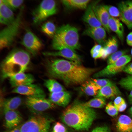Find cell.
I'll return each mask as SVG.
<instances>
[{
    "label": "cell",
    "instance_id": "cell-1",
    "mask_svg": "<svg viewBox=\"0 0 132 132\" xmlns=\"http://www.w3.org/2000/svg\"><path fill=\"white\" fill-rule=\"evenodd\" d=\"M46 67L51 77L62 80L67 85H81L89 79L96 69L85 67L72 61L59 59L47 60Z\"/></svg>",
    "mask_w": 132,
    "mask_h": 132
},
{
    "label": "cell",
    "instance_id": "cell-2",
    "mask_svg": "<svg viewBox=\"0 0 132 132\" xmlns=\"http://www.w3.org/2000/svg\"><path fill=\"white\" fill-rule=\"evenodd\" d=\"M97 117V114L93 108L76 101L63 111L61 119L69 127L76 130L84 131L90 128Z\"/></svg>",
    "mask_w": 132,
    "mask_h": 132
},
{
    "label": "cell",
    "instance_id": "cell-3",
    "mask_svg": "<svg viewBox=\"0 0 132 132\" xmlns=\"http://www.w3.org/2000/svg\"><path fill=\"white\" fill-rule=\"evenodd\" d=\"M30 60V54L22 49L16 48L11 51L1 65L2 80L22 73L27 68Z\"/></svg>",
    "mask_w": 132,
    "mask_h": 132
},
{
    "label": "cell",
    "instance_id": "cell-4",
    "mask_svg": "<svg viewBox=\"0 0 132 132\" xmlns=\"http://www.w3.org/2000/svg\"><path fill=\"white\" fill-rule=\"evenodd\" d=\"M52 46L57 51L67 48L76 52L80 47L77 29L69 24L57 28L53 38Z\"/></svg>",
    "mask_w": 132,
    "mask_h": 132
},
{
    "label": "cell",
    "instance_id": "cell-5",
    "mask_svg": "<svg viewBox=\"0 0 132 132\" xmlns=\"http://www.w3.org/2000/svg\"><path fill=\"white\" fill-rule=\"evenodd\" d=\"M52 121L41 113L34 114L20 126L21 132H49Z\"/></svg>",
    "mask_w": 132,
    "mask_h": 132
},
{
    "label": "cell",
    "instance_id": "cell-6",
    "mask_svg": "<svg viewBox=\"0 0 132 132\" xmlns=\"http://www.w3.org/2000/svg\"><path fill=\"white\" fill-rule=\"evenodd\" d=\"M22 8L15 21L0 31V49L2 50L8 47L12 44L19 30L22 15Z\"/></svg>",
    "mask_w": 132,
    "mask_h": 132
},
{
    "label": "cell",
    "instance_id": "cell-7",
    "mask_svg": "<svg viewBox=\"0 0 132 132\" xmlns=\"http://www.w3.org/2000/svg\"><path fill=\"white\" fill-rule=\"evenodd\" d=\"M56 2L53 0L42 1L32 13L33 22L35 24H39L57 12Z\"/></svg>",
    "mask_w": 132,
    "mask_h": 132
},
{
    "label": "cell",
    "instance_id": "cell-8",
    "mask_svg": "<svg viewBox=\"0 0 132 132\" xmlns=\"http://www.w3.org/2000/svg\"><path fill=\"white\" fill-rule=\"evenodd\" d=\"M131 59L130 55H123L114 63L108 65L101 70L94 74L93 77L97 78L113 76L123 71L124 67L130 61Z\"/></svg>",
    "mask_w": 132,
    "mask_h": 132
},
{
    "label": "cell",
    "instance_id": "cell-9",
    "mask_svg": "<svg viewBox=\"0 0 132 132\" xmlns=\"http://www.w3.org/2000/svg\"><path fill=\"white\" fill-rule=\"evenodd\" d=\"M25 104L30 110L34 114L41 113L55 107L54 103L44 97H27Z\"/></svg>",
    "mask_w": 132,
    "mask_h": 132
},
{
    "label": "cell",
    "instance_id": "cell-10",
    "mask_svg": "<svg viewBox=\"0 0 132 132\" xmlns=\"http://www.w3.org/2000/svg\"><path fill=\"white\" fill-rule=\"evenodd\" d=\"M21 43L33 55L37 54L43 45L41 40L29 30H26Z\"/></svg>",
    "mask_w": 132,
    "mask_h": 132
},
{
    "label": "cell",
    "instance_id": "cell-11",
    "mask_svg": "<svg viewBox=\"0 0 132 132\" xmlns=\"http://www.w3.org/2000/svg\"><path fill=\"white\" fill-rule=\"evenodd\" d=\"M11 92L25 95L27 97H44L45 94L42 89L33 83L14 88Z\"/></svg>",
    "mask_w": 132,
    "mask_h": 132
},
{
    "label": "cell",
    "instance_id": "cell-12",
    "mask_svg": "<svg viewBox=\"0 0 132 132\" xmlns=\"http://www.w3.org/2000/svg\"><path fill=\"white\" fill-rule=\"evenodd\" d=\"M88 25L83 32L82 35L90 37L95 40L98 44L103 46L107 40L105 29L102 27L94 28Z\"/></svg>",
    "mask_w": 132,
    "mask_h": 132
},
{
    "label": "cell",
    "instance_id": "cell-13",
    "mask_svg": "<svg viewBox=\"0 0 132 132\" xmlns=\"http://www.w3.org/2000/svg\"><path fill=\"white\" fill-rule=\"evenodd\" d=\"M4 112L5 126L8 130L12 129L19 126L22 120V116L16 110H8Z\"/></svg>",
    "mask_w": 132,
    "mask_h": 132
},
{
    "label": "cell",
    "instance_id": "cell-14",
    "mask_svg": "<svg viewBox=\"0 0 132 132\" xmlns=\"http://www.w3.org/2000/svg\"><path fill=\"white\" fill-rule=\"evenodd\" d=\"M43 54L48 56H61L71 61L81 64L80 56L76 52L68 48H64L56 52H45L43 53Z\"/></svg>",
    "mask_w": 132,
    "mask_h": 132
},
{
    "label": "cell",
    "instance_id": "cell-15",
    "mask_svg": "<svg viewBox=\"0 0 132 132\" xmlns=\"http://www.w3.org/2000/svg\"><path fill=\"white\" fill-rule=\"evenodd\" d=\"M9 80L11 87L15 88L32 84L34 81V79L31 74L23 72L9 77Z\"/></svg>",
    "mask_w": 132,
    "mask_h": 132
},
{
    "label": "cell",
    "instance_id": "cell-16",
    "mask_svg": "<svg viewBox=\"0 0 132 132\" xmlns=\"http://www.w3.org/2000/svg\"><path fill=\"white\" fill-rule=\"evenodd\" d=\"M71 98L70 93L65 90L57 93H50L49 99L54 104L65 107L68 104Z\"/></svg>",
    "mask_w": 132,
    "mask_h": 132
},
{
    "label": "cell",
    "instance_id": "cell-17",
    "mask_svg": "<svg viewBox=\"0 0 132 132\" xmlns=\"http://www.w3.org/2000/svg\"><path fill=\"white\" fill-rule=\"evenodd\" d=\"M93 8L96 16L102 26L109 33L110 32L108 22L110 16L104 5H93Z\"/></svg>",
    "mask_w": 132,
    "mask_h": 132
},
{
    "label": "cell",
    "instance_id": "cell-18",
    "mask_svg": "<svg viewBox=\"0 0 132 132\" xmlns=\"http://www.w3.org/2000/svg\"><path fill=\"white\" fill-rule=\"evenodd\" d=\"M118 7L121 14L120 19L124 23H132V0L121 1Z\"/></svg>",
    "mask_w": 132,
    "mask_h": 132
},
{
    "label": "cell",
    "instance_id": "cell-19",
    "mask_svg": "<svg viewBox=\"0 0 132 132\" xmlns=\"http://www.w3.org/2000/svg\"><path fill=\"white\" fill-rule=\"evenodd\" d=\"M15 18L12 10L0 0V22L2 24L6 26L12 23L15 20Z\"/></svg>",
    "mask_w": 132,
    "mask_h": 132
},
{
    "label": "cell",
    "instance_id": "cell-20",
    "mask_svg": "<svg viewBox=\"0 0 132 132\" xmlns=\"http://www.w3.org/2000/svg\"><path fill=\"white\" fill-rule=\"evenodd\" d=\"M121 94V92L118 88L113 83L101 88L94 97H100L105 99H112Z\"/></svg>",
    "mask_w": 132,
    "mask_h": 132
},
{
    "label": "cell",
    "instance_id": "cell-21",
    "mask_svg": "<svg viewBox=\"0 0 132 132\" xmlns=\"http://www.w3.org/2000/svg\"><path fill=\"white\" fill-rule=\"evenodd\" d=\"M82 19L84 21L91 27L96 28L102 27L101 24L97 19L94 12L93 5H88Z\"/></svg>",
    "mask_w": 132,
    "mask_h": 132
},
{
    "label": "cell",
    "instance_id": "cell-22",
    "mask_svg": "<svg viewBox=\"0 0 132 132\" xmlns=\"http://www.w3.org/2000/svg\"><path fill=\"white\" fill-rule=\"evenodd\" d=\"M116 127L118 132H132V119L127 115H121L118 119Z\"/></svg>",
    "mask_w": 132,
    "mask_h": 132
},
{
    "label": "cell",
    "instance_id": "cell-23",
    "mask_svg": "<svg viewBox=\"0 0 132 132\" xmlns=\"http://www.w3.org/2000/svg\"><path fill=\"white\" fill-rule=\"evenodd\" d=\"M118 46V41L115 37L113 36L108 38L103 45V53L101 58L105 59L116 52Z\"/></svg>",
    "mask_w": 132,
    "mask_h": 132
},
{
    "label": "cell",
    "instance_id": "cell-24",
    "mask_svg": "<svg viewBox=\"0 0 132 132\" xmlns=\"http://www.w3.org/2000/svg\"><path fill=\"white\" fill-rule=\"evenodd\" d=\"M22 101V98L18 96L2 100V106L3 112L8 110H16L21 105Z\"/></svg>",
    "mask_w": 132,
    "mask_h": 132
},
{
    "label": "cell",
    "instance_id": "cell-25",
    "mask_svg": "<svg viewBox=\"0 0 132 132\" xmlns=\"http://www.w3.org/2000/svg\"><path fill=\"white\" fill-rule=\"evenodd\" d=\"M101 88L91 79H89L81 85L80 89L84 94L88 96L95 97Z\"/></svg>",
    "mask_w": 132,
    "mask_h": 132
},
{
    "label": "cell",
    "instance_id": "cell-26",
    "mask_svg": "<svg viewBox=\"0 0 132 132\" xmlns=\"http://www.w3.org/2000/svg\"><path fill=\"white\" fill-rule=\"evenodd\" d=\"M108 26L110 30L115 33L120 40L122 42L124 39V28L119 20L110 16L108 22Z\"/></svg>",
    "mask_w": 132,
    "mask_h": 132
},
{
    "label": "cell",
    "instance_id": "cell-27",
    "mask_svg": "<svg viewBox=\"0 0 132 132\" xmlns=\"http://www.w3.org/2000/svg\"><path fill=\"white\" fill-rule=\"evenodd\" d=\"M89 0H64L61 2L66 8L69 9H85L87 7Z\"/></svg>",
    "mask_w": 132,
    "mask_h": 132
},
{
    "label": "cell",
    "instance_id": "cell-28",
    "mask_svg": "<svg viewBox=\"0 0 132 132\" xmlns=\"http://www.w3.org/2000/svg\"><path fill=\"white\" fill-rule=\"evenodd\" d=\"M44 85L50 93H57L66 90L63 86L54 79H49L45 80Z\"/></svg>",
    "mask_w": 132,
    "mask_h": 132
},
{
    "label": "cell",
    "instance_id": "cell-29",
    "mask_svg": "<svg viewBox=\"0 0 132 132\" xmlns=\"http://www.w3.org/2000/svg\"><path fill=\"white\" fill-rule=\"evenodd\" d=\"M86 106L91 108H102L106 105L105 98L102 97H95L88 101L83 103Z\"/></svg>",
    "mask_w": 132,
    "mask_h": 132
},
{
    "label": "cell",
    "instance_id": "cell-30",
    "mask_svg": "<svg viewBox=\"0 0 132 132\" xmlns=\"http://www.w3.org/2000/svg\"><path fill=\"white\" fill-rule=\"evenodd\" d=\"M56 29L54 24L50 21L44 23L41 27V30L43 32L48 36L52 38H53L54 36Z\"/></svg>",
    "mask_w": 132,
    "mask_h": 132
},
{
    "label": "cell",
    "instance_id": "cell-31",
    "mask_svg": "<svg viewBox=\"0 0 132 132\" xmlns=\"http://www.w3.org/2000/svg\"><path fill=\"white\" fill-rule=\"evenodd\" d=\"M113 104L119 112L124 111L127 107V104L124 99L120 96H117L115 98Z\"/></svg>",
    "mask_w": 132,
    "mask_h": 132
},
{
    "label": "cell",
    "instance_id": "cell-32",
    "mask_svg": "<svg viewBox=\"0 0 132 132\" xmlns=\"http://www.w3.org/2000/svg\"><path fill=\"white\" fill-rule=\"evenodd\" d=\"M127 52L126 50L117 51L110 55L108 57L107 63L108 65L112 64L117 61L120 57L125 55Z\"/></svg>",
    "mask_w": 132,
    "mask_h": 132
},
{
    "label": "cell",
    "instance_id": "cell-33",
    "mask_svg": "<svg viewBox=\"0 0 132 132\" xmlns=\"http://www.w3.org/2000/svg\"><path fill=\"white\" fill-rule=\"evenodd\" d=\"M118 83L123 88L131 90L132 89V75L122 78Z\"/></svg>",
    "mask_w": 132,
    "mask_h": 132
},
{
    "label": "cell",
    "instance_id": "cell-34",
    "mask_svg": "<svg viewBox=\"0 0 132 132\" xmlns=\"http://www.w3.org/2000/svg\"><path fill=\"white\" fill-rule=\"evenodd\" d=\"M3 2L12 10L19 8L23 3L22 0H2Z\"/></svg>",
    "mask_w": 132,
    "mask_h": 132
},
{
    "label": "cell",
    "instance_id": "cell-35",
    "mask_svg": "<svg viewBox=\"0 0 132 132\" xmlns=\"http://www.w3.org/2000/svg\"><path fill=\"white\" fill-rule=\"evenodd\" d=\"M105 111L109 115L113 118L116 117L118 114L119 111L111 102L106 105Z\"/></svg>",
    "mask_w": 132,
    "mask_h": 132
},
{
    "label": "cell",
    "instance_id": "cell-36",
    "mask_svg": "<svg viewBox=\"0 0 132 132\" xmlns=\"http://www.w3.org/2000/svg\"><path fill=\"white\" fill-rule=\"evenodd\" d=\"M110 16L115 18L119 17L120 18L121 14L118 9L116 7L110 5H104Z\"/></svg>",
    "mask_w": 132,
    "mask_h": 132
},
{
    "label": "cell",
    "instance_id": "cell-37",
    "mask_svg": "<svg viewBox=\"0 0 132 132\" xmlns=\"http://www.w3.org/2000/svg\"><path fill=\"white\" fill-rule=\"evenodd\" d=\"M91 79L101 88L107 85H110L114 83L107 78H92Z\"/></svg>",
    "mask_w": 132,
    "mask_h": 132
},
{
    "label": "cell",
    "instance_id": "cell-38",
    "mask_svg": "<svg viewBox=\"0 0 132 132\" xmlns=\"http://www.w3.org/2000/svg\"><path fill=\"white\" fill-rule=\"evenodd\" d=\"M52 132H70L63 124L59 122H57L54 125Z\"/></svg>",
    "mask_w": 132,
    "mask_h": 132
},
{
    "label": "cell",
    "instance_id": "cell-39",
    "mask_svg": "<svg viewBox=\"0 0 132 132\" xmlns=\"http://www.w3.org/2000/svg\"><path fill=\"white\" fill-rule=\"evenodd\" d=\"M91 132H110V131L108 127L103 126L95 128Z\"/></svg>",
    "mask_w": 132,
    "mask_h": 132
},
{
    "label": "cell",
    "instance_id": "cell-40",
    "mask_svg": "<svg viewBox=\"0 0 132 132\" xmlns=\"http://www.w3.org/2000/svg\"><path fill=\"white\" fill-rule=\"evenodd\" d=\"M103 53V48L99 51H97L91 54L92 57L96 59L101 58Z\"/></svg>",
    "mask_w": 132,
    "mask_h": 132
},
{
    "label": "cell",
    "instance_id": "cell-41",
    "mask_svg": "<svg viewBox=\"0 0 132 132\" xmlns=\"http://www.w3.org/2000/svg\"><path fill=\"white\" fill-rule=\"evenodd\" d=\"M123 71L125 73L132 75V63L126 66Z\"/></svg>",
    "mask_w": 132,
    "mask_h": 132
},
{
    "label": "cell",
    "instance_id": "cell-42",
    "mask_svg": "<svg viewBox=\"0 0 132 132\" xmlns=\"http://www.w3.org/2000/svg\"><path fill=\"white\" fill-rule=\"evenodd\" d=\"M103 47L101 45L98 44H96L92 48L90 51L91 54L102 49Z\"/></svg>",
    "mask_w": 132,
    "mask_h": 132
},
{
    "label": "cell",
    "instance_id": "cell-43",
    "mask_svg": "<svg viewBox=\"0 0 132 132\" xmlns=\"http://www.w3.org/2000/svg\"><path fill=\"white\" fill-rule=\"evenodd\" d=\"M126 42L127 44L130 46L132 42V32L130 33L127 35L126 38Z\"/></svg>",
    "mask_w": 132,
    "mask_h": 132
},
{
    "label": "cell",
    "instance_id": "cell-44",
    "mask_svg": "<svg viewBox=\"0 0 132 132\" xmlns=\"http://www.w3.org/2000/svg\"><path fill=\"white\" fill-rule=\"evenodd\" d=\"M20 126H19L15 128L4 131L2 132H21Z\"/></svg>",
    "mask_w": 132,
    "mask_h": 132
},
{
    "label": "cell",
    "instance_id": "cell-45",
    "mask_svg": "<svg viewBox=\"0 0 132 132\" xmlns=\"http://www.w3.org/2000/svg\"><path fill=\"white\" fill-rule=\"evenodd\" d=\"M128 99L130 103L131 104H132V89L131 90V91L128 96Z\"/></svg>",
    "mask_w": 132,
    "mask_h": 132
},
{
    "label": "cell",
    "instance_id": "cell-46",
    "mask_svg": "<svg viewBox=\"0 0 132 132\" xmlns=\"http://www.w3.org/2000/svg\"><path fill=\"white\" fill-rule=\"evenodd\" d=\"M128 113L130 117H132V106L128 110Z\"/></svg>",
    "mask_w": 132,
    "mask_h": 132
},
{
    "label": "cell",
    "instance_id": "cell-47",
    "mask_svg": "<svg viewBox=\"0 0 132 132\" xmlns=\"http://www.w3.org/2000/svg\"><path fill=\"white\" fill-rule=\"evenodd\" d=\"M131 53L132 55V50H131Z\"/></svg>",
    "mask_w": 132,
    "mask_h": 132
},
{
    "label": "cell",
    "instance_id": "cell-48",
    "mask_svg": "<svg viewBox=\"0 0 132 132\" xmlns=\"http://www.w3.org/2000/svg\"><path fill=\"white\" fill-rule=\"evenodd\" d=\"M130 46H132V43H131V45H130Z\"/></svg>",
    "mask_w": 132,
    "mask_h": 132
}]
</instances>
